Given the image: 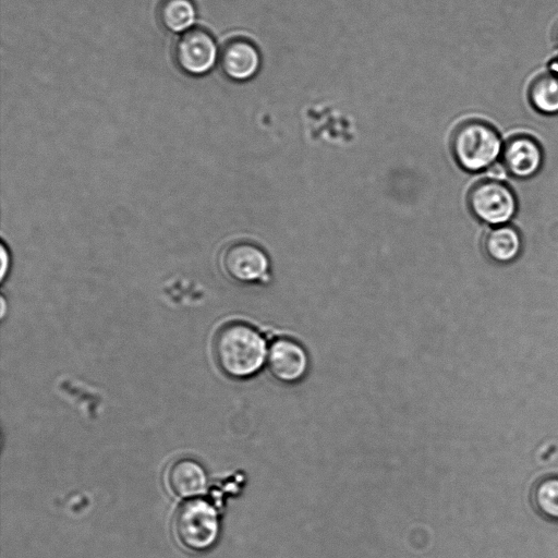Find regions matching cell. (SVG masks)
Segmentation results:
<instances>
[{"label": "cell", "instance_id": "cell-1", "mask_svg": "<svg viewBox=\"0 0 558 558\" xmlns=\"http://www.w3.org/2000/svg\"><path fill=\"white\" fill-rule=\"evenodd\" d=\"M214 355L230 377L245 378L257 373L266 359V342L253 327L232 322L223 325L214 339Z\"/></svg>", "mask_w": 558, "mask_h": 558}, {"label": "cell", "instance_id": "cell-2", "mask_svg": "<svg viewBox=\"0 0 558 558\" xmlns=\"http://www.w3.org/2000/svg\"><path fill=\"white\" fill-rule=\"evenodd\" d=\"M505 141L490 123L466 120L459 124L451 137V153L462 170L480 173L500 160Z\"/></svg>", "mask_w": 558, "mask_h": 558}, {"label": "cell", "instance_id": "cell-3", "mask_svg": "<svg viewBox=\"0 0 558 558\" xmlns=\"http://www.w3.org/2000/svg\"><path fill=\"white\" fill-rule=\"evenodd\" d=\"M173 532L181 546L191 551L209 549L218 539L219 519L206 500L191 499L175 512Z\"/></svg>", "mask_w": 558, "mask_h": 558}, {"label": "cell", "instance_id": "cell-4", "mask_svg": "<svg viewBox=\"0 0 558 558\" xmlns=\"http://www.w3.org/2000/svg\"><path fill=\"white\" fill-rule=\"evenodd\" d=\"M469 208L478 221L488 227H497L513 222L519 202L509 184L485 179L471 190Z\"/></svg>", "mask_w": 558, "mask_h": 558}, {"label": "cell", "instance_id": "cell-5", "mask_svg": "<svg viewBox=\"0 0 558 558\" xmlns=\"http://www.w3.org/2000/svg\"><path fill=\"white\" fill-rule=\"evenodd\" d=\"M178 66L186 74L199 76L208 73L219 59L214 37L203 28L183 33L174 47Z\"/></svg>", "mask_w": 558, "mask_h": 558}, {"label": "cell", "instance_id": "cell-6", "mask_svg": "<svg viewBox=\"0 0 558 558\" xmlns=\"http://www.w3.org/2000/svg\"><path fill=\"white\" fill-rule=\"evenodd\" d=\"M223 272L238 282L262 280L268 272L269 262L262 248L250 242H235L221 253Z\"/></svg>", "mask_w": 558, "mask_h": 558}, {"label": "cell", "instance_id": "cell-7", "mask_svg": "<svg viewBox=\"0 0 558 558\" xmlns=\"http://www.w3.org/2000/svg\"><path fill=\"white\" fill-rule=\"evenodd\" d=\"M500 160L511 178L530 180L544 168V149L538 141L529 135H517L505 142Z\"/></svg>", "mask_w": 558, "mask_h": 558}, {"label": "cell", "instance_id": "cell-8", "mask_svg": "<svg viewBox=\"0 0 558 558\" xmlns=\"http://www.w3.org/2000/svg\"><path fill=\"white\" fill-rule=\"evenodd\" d=\"M267 361L271 374L283 383L301 380L308 369V357L303 347L287 338L271 343Z\"/></svg>", "mask_w": 558, "mask_h": 558}, {"label": "cell", "instance_id": "cell-9", "mask_svg": "<svg viewBox=\"0 0 558 558\" xmlns=\"http://www.w3.org/2000/svg\"><path fill=\"white\" fill-rule=\"evenodd\" d=\"M219 63L227 77L243 82L251 80L258 72L260 56L252 43L245 39H232L221 49Z\"/></svg>", "mask_w": 558, "mask_h": 558}, {"label": "cell", "instance_id": "cell-10", "mask_svg": "<svg viewBox=\"0 0 558 558\" xmlns=\"http://www.w3.org/2000/svg\"><path fill=\"white\" fill-rule=\"evenodd\" d=\"M523 239L512 223L492 227L484 239L486 255L496 264L509 265L519 259L523 252Z\"/></svg>", "mask_w": 558, "mask_h": 558}, {"label": "cell", "instance_id": "cell-11", "mask_svg": "<svg viewBox=\"0 0 558 558\" xmlns=\"http://www.w3.org/2000/svg\"><path fill=\"white\" fill-rule=\"evenodd\" d=\"M167 482L174 495L190 498L205 492L207 475L198 462L191 459H180L169 468Z\"/></svg>", "mask_w": 558, "mask_h": 558}, {"label": "cell", "instance_id": "cell-12", "mask_svg": "<svg viewBox=\"0 0 558 558\" xmlns=\"http://www.w3.org/2000/svg\"><path fill=\"white\" fill-rule=\"evenodd\" d=\"M526 99L531 108L544 117H558V75L539 73L529 84Z\"/></svg>", "mask_w": 558, "mask_h": 558}, {"label": "cell", "instance_id": "cell-13", "mask_svg": "<svg viewBox=\"0 0 558 558\" xmlns=\"http://www.w3.org/2000/svg\"><path fill=\"white\" fill-rule=\"evenodd\" d=\"M158 16L168 31L183 34L195 23L196 9L192 0H162Z\"/></svg>", "mask_w": 558, "mask_h": 558}, {"label": "cell", "instance_id": "cell-14", "mask_svg": "<svg viewBox=\"0 0 558 558\" xmlns=\"http://www.w3.org/2000/svg\"><path fill=\"white\" fill-rule=\"evenodd\" d=\"M533 502L542 514L558 520V477H547L537 483Z\"/></svg>", "mask_w": 558, "mask_h": 558}, {"label": "cell", "instance_id": "cell-15", "mask_svg": "<svg viewBox=\"0 0 558 558\" xmlns=\"http://www.w3.org/2000/svg\"><path fill=\"white\" fill-rule=\"evenodd\" d=\"M485 172L488 180L505 182L508 184L512 179L501 160L493 163L487 170H485Z\"/></svg>", "mask_w": 558, "mask_h": 558}, {"label": "cell", "instance_id": "cell-16", "mask_svg": "<svg viewBox=\"0 0 558 558\" xmlns=\"http://www.w3.org/2000/svg\"><path fill=\"white\" fill-rule=\"evenodd\" d=\"M7 258H8L7 251H5L4 245H2L1 246V259H2L1 279L2 280L4 278L5 272H7V266H8Z\"/></svg>", "mask_w": 558, "mask_h": 558}, {"label": "cell", "instance_id": "cell-17", "mask_svg": "<svg viewBox=\"0 0 558 558\" xmlns=\"http://www.w3.org/2000/svg\"><path fill=\"white\" fill-rule=\"evenodd\" d=\"M551 41H553L554 46L558 49V23H557L556 27L553 28Z\"/></svg>", "mask_w": 558, "mask_h": 558}]
</instances>
